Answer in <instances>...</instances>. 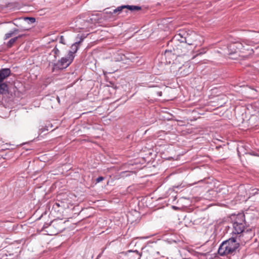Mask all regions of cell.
Listing matches in <instances>:
<instances>
[{
  "label": "cell",
  "instance_id": "1",
  "mask_svg": "<svg viewBox=\"0 0 259 259\" xmlns=\"http://www.w3.org/2000/svg\"><path fill=\"white\" fill-rule=\"evenodd\" d=\"M239 246L238 243L234 238H231L223 242L219 249V254L226 255L235 250Z\"/></svg>",
  "mask_w": 259,
  "mask_h": 259
},
{
  "label": "cell",
  "instance_id": "2",
  "mask_svg": "<svg viewBox=\"0 0 259 259\" xmlns=\"http://www.w3.org/2000/svg\"><path fill=\"white\" fill-rule=\"evenodd\" d=\"M77 44H74V45L72 46V48L70 49L69 52L63 58H62L58 62L57 66L59 69H64L69 66L74 59L75 55L77 50Z\"/></svg>",
  "mask_w": 259,
  "mask_h": 259
},
{
  "label": "cell",
  "instance_id": "3",
  "mask_svg": "<svg viewBox=\"0 0 259 259\" xmlns=\"http://www.w3.org/2000/svg\"><path fill=\"white\" fill-rule=\"evenodd\" d=\"M11 73V71L8 69H3L0 70V92L3 91L5 90V85L2 84V82L7 77H8Z\"/></svg>",
  "mask_w": 259,
  "mask_h": 259
},
{
  "label": "cell",
  "instance_id": "4",
  "mask_svg": "<svg viewBox=\"0 0 259 259\" xmlns=\"http://www.w3.org/2000/svg\"><path fill=\"white\" fill-rule=\"evenodd\" d=\"M128 9L129 10H139L140 9V7H137V6H122V7H119L118 8L115 10V11H120L122 9Z\"/></svg>",
  "mask_w": 259,
  "mask_h": 259
},
{
  "label": "cell",
  "instance_id": "5",
  "mask_svg": "<svg viewBox=\"0 0 259 259\" xmlns=\"http://www.w3.org/2000/svg\"><path fill=\"white\" fill-rule=\"evenodd\" d=\"M235 232L236 233H239L241 232L244 230V226L241 224H235L234 227Z\"/></svg>",
  "mask_w": 259,
  "mask_h": 259
},
{
  "label": "cell",
  "instance_id": "6",
  "mask_svg": "<svg viewBox=\"0 0 259 259\" xmlns=\"http://www.w3.org/2000/svg\"><path fill=\"white\" fill-rule=\"evenodd\" d=\"M17 30H13L11 32H9L8 34H6L5 35V39L9 38L11 37H12V35H14L16 33H17Z\"/></svg>",
  "mask_w": 259,
  "mask_h": 259
},
{
  "label": "cell",
  "instance_id": "7",
  "mask_svg": "<svg viewBox=\"0 0 259 259\" xmlns=\"http://www.w3.org/2000/svg\"><path fill=\"white\" fill-rule=\"evenodd\" d=\"M25 20L26 21H28L31 22V23H34V22L35 21V19L34 18H32V17L25 18Z\"/></svg>",
  "mask_w": 259,
  "mask_h": 259
},
{
  "label": "cell",
  "instance_id": "8",
  "mask_svg": "<svg viewBox=\"0 0 259 259\" xmlns=\"http://www.w3.org/2000/svg\"><path fill=\"white\" fill-rule=\"evenodd\" d=\"M17 38H14L13 40H11L10 41V42L9 43V45H12V44H13L16 41V40H17Z\"/></svg>",
  "mask_w": 259,
  "mask_h": 259
}]
</instances>
